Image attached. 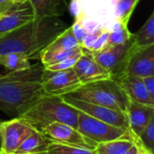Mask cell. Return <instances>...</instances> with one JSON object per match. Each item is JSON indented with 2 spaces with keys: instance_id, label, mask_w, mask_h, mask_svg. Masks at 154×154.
Wrapping results in <instances>:
<instances>
[{
  "instance_id": "cell-13",
  "label": "cell",
  "mask_w": 154,
  "mask_h": 154,
  "mask_svg": "<svg viewBox=\"0 0 154 154\" xmlns=\"http://www.w3.org/2000/svg\"><path fill=\"white\" fill-rule=\"evenodd\" d=\"M34 15L28 1L23 4H14L0 15V36H3L32 21Z\"/></svg>"
},
{
  "instance_id": "cell-23",
  "label": "cell",
  "mask_w": 154,
  "mask_h": 154,
  "mask_svg": "<svg viewBox=\"0 0 154 154\" xmlns=\"http://www.w3.org/2000/svg\"><path fill=\"white\" fill-rule=\"evenodd\" d=\"M140 0H121L116 2L114 15L117 22L128 24L130 18Z\"/></svg>"
},
{
  "instance_id": "cell-27",
  "label": "cell",
  "mask_w": 154,
  "mask_h": 154,
  "mask_svg": "<svg viewBox=\"0 0 154 154\" xmlns=\"http://www.w3.org/2000/svg\"><path fill=\"white\" fill-rule=\"evenodd\" d=\"M82 53H79V54L75 55L73 57H70L69 59H66V60H64L62 61H60L58 63L44 67V69L48 70V71L55 72V71H62V70H67V69H72L73 66L75 65V63L77 62V60H79V58L82 55Z\"/></svg>"
},
{
  "instance_id": "cell-37",
  "label": "cell",
  "mask_w": 154,
  "mask_h": 154,
  "mask_svg": "<svg viewBox=\"0 0 154 154\" xmlns=\"http://www.w3.org/2000/svg\"><path fill=\"white\" fill-rule=\"evenodd\" d=\"M2 122H3V121H2V120H0V125H1V124H2Z\"/></svg>"
},
{
  "instance_id": "cell-26",
  "label": "cell",
  "mask_w": 154,
  "mask_h": 154,
  "mask_svg": "<svg viewBox=\"0 0 154 154\" xmlns=\"http://www.w3.org/2000/svg\"><path fill=\"white\" fill-rule=\"evenodd\" d=\"M138 143L146 149L151 153H153L154 150V119H152L149 125L141 133L137 140Z\"/></svg>"
},
{
  "instance_id": "cell-36",
  "label": "cell",
  "mask_w": 154,
  "mask_h": 154,
  "mask_svg": "<svg viewBox=\"0 0 154 154\" xmlns=\"http://www.w3.org/2000/svg\"><path fill=\"white\" fill-rule=\"evenodd\" d=\"M36 154H50V153H48V152H42V153H36Z\"/></svg>"
},
{
  "instance_id": "cell-22",
  "label": "cell",
  "mask_w": 154,
  "mask_h": 154,
  "mask_svg": "<svg viewBox=\"0 0 154 154\" xmlns=\"http://www.w3.org/2000/svg\"><path fill=\"white\" fill-rule=\"evenodd\" d=\"M82 52H83V47L78 46L73 49H69V50H66L62 51H57L53 53H40L39 59L41 60V63L44 67H47V66L58 63L60 61H62L66 59H69L70 57H73Z\"/></svg>"
},
{
  "instance_id": "cell-35",
  "label": "cell",
  "mask_w": 154,
  "mask_h": 154,
  "mask_svg": "<svg viewBox=\"0 0 154 154\" xmlns=\"http://www.w3.org/2000/svg\"><path fill=\"white\" fill-rule=\"evenodd\" d=\"M14 4H23V3H24V2H26V1H28V0H11Z\"/></svg>"
},
{
  "instance_id": "cell-9",
  "label": "cell",
  "mask_w": 154,
  "mask_h": 154,
  "mask_svg": "<svg viewBox=\"0 0 154 154\" xmlns=\"http://www.w3.org/2000/svg\"><path fill=\"white\" fill-rule=\"evenodd\" d=\"M42 84L46 95L62 97L78 89L81 83L72 69L62 71L43 70Z\"/></svg>"
},
{
  "instance_id": "cell-7",
  "label": "cell",
  "mask_w": 154,
  "mask_h": 154,
  "mask_svg": "<svg viewBox=\"0 0 154 154\" xmlns=\"http://www.w3.org/2000/svg\"><path fill=\"white\" fill-rule=\"evenodd\" d=\"M61 97L66 103L72 106L79 111H81L87 114L88 116L93 118H96L101 122H104L110 125L126 130L130 133L127 116L125 113L116 111V110H113V109H110L102 106L85 102V101L76 99L68 96H62ZM130 135H131V133H130Z\"/></svg>"
},
{
  "instance_id": "cell-34",
  "label": "cell",
  "mask_w": 154,
  "mask_h": 154,
  "mask_svg": "<svg viewBox=\"0 0 154 154\" xmlns=\"http://www.w3.org/2000/svg\"><path fill=\"white\" fill-rule=\"evenodd\" d=\"M137 152H138V148H137V145L134 143V146L131 149H129L124 154H137Z\"/></svg>"
},
{
  "instance_id": "cell-24",
  "label": "cell",
  "mask_w": 154,
  "mask_h": 154,
  "mask_svg": "<svg viewBox=\"0 0 154 154\" xmlns=\"http://www.w3.org/2000/svg\"><path fill=\"white\" fill-rule=\"evenodd\" d=\"M132 32L128 29V24L116 21V23L109 30L108 44H122L132 37Z\"/></svg>"
},
{
  "instance_id": "cell-1",
  "label": "cell",
  "mask_w": 154,
  "mask_h": 154,
  "mask_svg": "<svg viewBox=\"0 0 154 154\" xmlns=\"http://www.w3.org/2000/svg\"><path fill=\"white\" fill-rule=\"evenodd\" d=\"M43 70L40 62L0 75V110L17 117L45 95L42 84Z\"/></svg>"
},
{
  "instance_id": "cell-3",
  "label": "cell",
  "mask_w": 154,
  "mask_h": 154,
  "mask_svg": "<svg viewBox=\"0 0 154 154\" xmlns=\"http://www.w3.org/2000/svg\"><path fill=\"white\" fill-rule=\"evenodd\" d=\"M79 110L61 97L43 95L25 112L17 116L36 131L42 132L53 123H61L77 129Z\"/></svg>"
},
{
  "instance_id": "cell-12",
  "label": "cell",
  "mask_w": 154,
  "mask_h": 154,
  "mask_svg": "<svg viewBox=\"0 0 154 154\" xmlns=\"http://www.w3.org/2000/svg\"><path fill=\"white\" fill-rule=\"evenodd\" d=\"M72 69L76 73L81 85L101 79H111L108 71L99 65L91 53L84 48L82 55L79 58Z\"/></svg>"
},
{
  "instance_id": "cell-2",
  "label": "cell",
  "mask_w": 154,
  "mask_h": 154,
  "mask_svg": "<svg viewBox=\"0 0 154 154\" xmlns=\"http://www.w3.org/2000/svg\"><path fill=\"white\" fill-rule=\"evenodd\" d=\"M68 27L59 17L32 21L0 36V56L10 52H22L30 60L39 59L40 53Z\"/></svg>"
},
{
  "instance_id": "cell-32",
  "label": "cell",
  "mask_w": 154,
  "mask_h": 154,
  "mask_svg": "<svg viewBox=\"0 0 154 154\" xmlns=\"http://www.w3.org/2000/svg\"><path fill=\"white\" fill-rule=\"evenodd\" d=\"M14 3L11 0H0V13L3 14L6 10H8Z\"/></svg>"
},
{
  "instance_id": "cell-10",
  "label": "cell",
  "mask_w": 154,
  "mask_h": 154,
  "mask_svg": "<svg viewBox=\"0 0 154 154\" xmlns=\"http://www.w3.org/2000/svg\"><path fill=\"white\" fill-rule=\"evenodd\" d=\"M42 133L51 142L61 144L77 146L92 151L97 146L96 143L83 136L76 128L61 123H53L45 127Z\"/></svg>"
},
{
  "instance_id": "cell-17",
  "label": "cell",
  "mask_w": 154,
  "mask_h": 154,
  "mask_svg": "<svg viewBox=\"0 0 154 154\" xmlns=\"http://www.w3.org/2000/svg\"><path fill=\"white\" fill-rule=\"evenodd\" d=\"M51 141L42 132L34 130L19 146L14 154H36L47 152Z\"/></svg>"
},
{
  "instance_id": "cell-11",
  "label": "cell",
  "mask_w": 154,
  "mask_h": 154,
  "mask_svg": "<svg viewBox=\"0 0 154 154\" xmlns=\"http://www.w3.org/2000/svg\"><path fill=\"white\" fill-rule=\"evenodd\" d=\"M125 75L138 78L153 76L154 44L143 48L134 45L125 60L124 76Z\"/></svg>"
},
{
  "instance_id": "cell-20",
  "label": "cell",
  "mask_w": 154,
  "mask_h": 154,
  "mask_svg": "<svg viewBox=\"0 0 154 154\" xmlns=\"http://www.w3.org/2000/svg\"><path fill=\"white\" fill-rule=\"evenodd\" d=\"M134 144L132 139L121 138L97 144L94 152L96 154H124Z\"/></svg>"
},
{
  "instance_id": "cell-14",
  "label": "cell",
  "mask_w": 154,
  "mask_h": 154,
  "mask_svg": "<svg viewBox=\"0 0 154 154\" xmlns=\"http://www.w3.org/2000/svg\"><path fill=\"white\" fill-rule=\"evenodd\" d=\"M126 116L131 133V139L134 142L138 140L141 133L154 119V106L137 103L130 99Z\"/></svg>"
},
{
  "instance_id": "cell-16",
  "label": "cell",
  "mask_w": 154,
  "mask_h": 154,
  "mask_svg": "<svg viewBox=\"0 0 154 154\" xmlns=\"http://www.w3.org/2000/svg\"><path fill=\"white\" fill-rule=\"evenodd\" d=\"M33 12V21L60 17L69 9L68 0H28Z\"/></svg>"
},
{
  "instance_id": "cell-4",
  "label": "cell",
  "mask_w": 154,
  "mask_h": 154,
  "mask_svg": "<svg viewBox=\"0 0 154 154\" xmlns=\"http://www.w3.org/2000/svg\"><path fill=\"white\" fill-rule=\"evenodd\" d=\"M64 96L125 114L130 101V98L121 85L112 79H101L81 85L78 89Z\"/></svg>"
},
{
  "instance_id": "cell-15",
  "label": "cell",
  "mask_w": 154,
  "mask_h": 154,
  "mask_svg": "<svg viewBox=\"0 0 154 154\" xmlns=\"http://www.w3.org/2000/svg\"><path fill=\"white\" fill-rule=\"evenodd\" d=\"M117 82L131 100L148 106H154V98L145 88L142 78L125 75L119 79Z\"/></svg>"
},
{
  "instance_id": "cell-31",
  "label": "cell",
  "mask_w": 154,
  "mask_h": 154,
  "mask_svg": "<svg viewBox=\"0 0 154 154\" xmlns=\"http://www.w3.org/2000/svg\"><path fill=\"white\" fill-rule=\"evenodd\" d=\"M142 80L148 93L151 95L152 97L154 98V75L142 78Z\"/></svg>"
},
{
  "instance_id": "cell-18",
  "label": "cell",
  "mask_w": 154,
  "mask_h": 154,
  "mask_svg": "<svg viewBox=\"0 0 154 154\" xmlns=\"http://www.w3.org/2000/svg\"><path fill=\"white\" fill-rule=\"evenodd\" d=\"M80 46L78 41L76 40L71 27H68L61 33H60L41 52V53H53L57 51H62L75 47Z\"/></svg>"
},
{
  "instance_id": "cell-33",
  "label": "cell",
  "mask_w": 154,
  "mask_h": 154,
  "mask_svg": "<svg viewBox=\"0 0 154 154\" xmlns=\"http://www.w3.org/2000/svg\"><path fill=\"white\" fill-rule=\"evenodd\" d=\"M134 143L137 145V148H138V152H137V154H153V153H151L150 152H148L146 149H144L143 146H141L139 143H138V142H137V140L136 141H134Z\"/></svg>"
},
{
  "instance_id": "cell-8",
  "label": "cell",
  "mask_w": 154,
  "mask_h": 154,
  "mask_svg": "<svg viewBox=\"0 0 154 154\" xmlns=\"http://www.w3.org/2000/svg\"><path fill=\"white\" fill-rule=\"evenodd\" d=\"M33 131L32 127L18 117L3 121L0 125V151L5 154H14Z\"/></svg>"
},
{
  "instance_id": "cell-25",
  "label": "cell",
  "mask_w": 154,
  "mask_h": 154,
  "mask_svg": "<svg viewBox=\"0 0 154 154\" xmlns=\"http://www.w3.org/2000/svg\"><path fill=\"white\" fill-rule=\"evenodd\" d=\"M47 152L50 154H96L92 150L61 144L54 142L50 143L47 149Z\"/></svg>"
},
{
  "instance_id": "cell-38",
  "label": "cell",
  "mask_w": 154,
  "mask_h": 154,
  "mask_svg": "<svg viewBox=\"0 0 154 154\" xmlns=\"http://www.w3.org/2000/svg\"><path fill=\"white\" fill-rule=\"evenodd\" d=\"M0 154H5V153H4V152H2L0 151Z\"/></svg>"
},
{
  "instance_id": "cell-28",
  "label": "cell",
  "mask_w": 154,
  "mask_h": 154,
  "mask_svg": "<svg viewBox=\"0 0 154 154\" xmlns=\"http://www.w3.org/2000/svg\"><path fill=\"white\" fill-rule=\"evenodd\" d=\"M82 20H83L82 14H78L76 16V18H75L74 23L72 24V26H70L75 38L78 41V42L79 43L80 46L82 45L83 41L85 40V38H86V36L88 34V32L84 29V26H83V23H82Z\"/></svg>"
},
{
  "instance_id": "cell-40",
  "label": "cell",
  "mask_w": 154,
  "mask_h": 154,
  "mask_svg": "<svg viewBox=\"0 0 154 154\" xmlns=\"http://www.w3.org/2000/svg\"><path fill=\"white\" fill-rule=\"evenodd\" d=\"M1 14H1V13H0V15H1Z\"/></svg>"
},
{
  "instance_id": "cell-29",
  "label": "cell",
  "mask_w": 154,
  "mask_h": 154,
  "mask_svg": "<svg viewBox=\"0 0 154 154\" xmlns=\"http://www.w3.org/2000/svg\"><path fill=\"white\" fill-rule=\"evenodd\" d=\"M108 35H109V29L103 28L100 34L98 35L97 39L96 40L95 43L93 44L92 48L88 51L90 52H96L103 48H105L108 44Z\"/></svg>"
},
{
  "instance_id": "cell-6",
  "label": "cell",
  "mask_w": 154,
  "mask_h": 154,
  "mask_svg": "<svg viewBox=\"0 0 154 154\" xmlns=\"http://www.w3.org/2000/svg\"><path fill=\"white\" fill-rule=\"evenodd\" d=\"M133 47L134 41L131 37L122 44H107L98 51L89 52L97 62L108 71L111 79L117 81L124 76L125 60Z\"/></svg>"
},
{
  "instance_id": "cell-5",
  "label": "cell",
  "mask_w": 154,
  "mask_h": 154,
  "mask_svg": "<svg viewBox=\"0 0 154 154\" xmlns=\"http://www.w3.org/2000/svg\"><path fill=\"white\" fill-rule=\"evenodd\" d=\"M77 130L83 136L97 144L121 138L131 139L128 131L101 122L81 111H79L78 115Z\"/></svg>"
},
{
  "instance_id": "cell-30",
  "label": "cell",
  "mask_w": 154,
  "mask_h": 154,
  "mask_svg": "<svg viewBox=\"0 0 154 154\" xmlns=\"http://www.w3.org/2000/svg\"><path fill=\"white\" fill-rule=\"evenodd\" d=\"M102 29H103V27H99L97 30H96V31H94V32H92L88 33L87 36H86V38H85V40L83 41V43H82L81 46H82L84 49L89 51V50L92 48L93 44L95 43L96 40L97 39L98 35L100 34Z\"/></svg>"
},
{
  "instance_id": "cell-39",
  "label": "cell",
  "mask_w": 154,
  "mask_h": 154,
  "mask_svg": "<svg viewBox=\"0 0 154 154\" xmlns=\"http://www.w3.org/2000/svg\"><path fill=\"white\" fill-rule=\"evenodd\" d=\"M0 65H1V56H0Z\"/></svg>"
},
{
  "instance_id": "cell-19",
  "label": "cell",
  "mask_w": 154,
  "mask_h": 154,
  "mask_svg": "<svg viewBox=\"0 0 154 154\" xmlns=\"http://www.w3.org/2000/svg\"><path fill=\"white\" fill-rule=\"evenodd\" d=\"M136 48L147 47L154 44V13L149 16L144 24L132 35Z\"/></svg>"
},
{
  "instance_id": "cell-21",
  "label": "cell",
  "mask_w": 154,
  "mask_h": 154,
  "mask_svg": "<svg viewBox=\"0 0 154 154\" xmlns=\"http://www.w3.org/2000/svg\"><path fill=\"white\" fill-rule=\"evenodd\" d=\"M29 57L22 52H10L1 56V66L9 71H16L29 68L32 64Z\"/></svg>"
}]
</instances>
